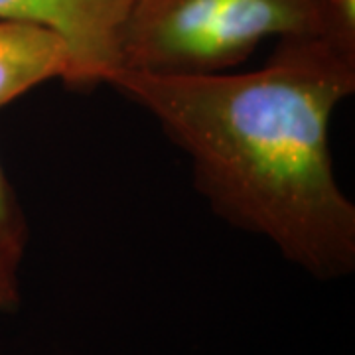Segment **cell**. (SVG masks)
<instances>
[{
    "mask_svg": "<svg viewBox=\"0 0 355 355\" xmlns=\"http://www.w3.org/2000/svg\"><path fill=\"white\" fill-rule=\"evenodd\" d=\"M116 89L190 160L193 186L231 227L268 241L312 279L355 272V203L338 182L331 119L355 58L322 36L279 40L253 71L158 77L114 69Z\"/></svg>",
    "mask_w": 355,
    "mask_h": 355,
    "instance_id": "1",
    "label": "cell"
},
{
    "mask_svg": "<svg viewBox=\"0 0 355 355\" xmlns=\"http://www.w3.org/2000/svg\"><path fill=\"white\" fill-rule=\"evenodd\" d=\"M326 32L324 0H132L119 69L158 77L233 71L266 40Z\"/></svg>",
    "mask_w": 355,
    "mask_h": 355,
    "instance_id": "2",
    "label": "cell"
},
{
    "mask_svg": "<svg viewBox=\"0 0 355 355\" xmlns=\"http://www.w3.org/2000/svg\"><path fill=\"white\" fill-rule=\"evenodd\" d=\"M132 0H0V20L50 28L71 50L67 87L95 89L121 64V30Z\"/></svg>",
    "mask_w": 355,
    "mask_h": 355,
    "instance_id": "3",
    "label": "cell"
},
{
    "mask_svg": "<svg viewBox=\"0 0 355 355\" xmlns=\"http://www.w3.org/2000/svg\"><path fill=\"white\" fill-rule=\"evenodd\" d=\"M71 50L50 28L0 20V109L28 91L71 76Z\"/></svg>",
    "mask_w": 355,
    "mask_h": 355,
    "instance_id": "4",
    "label": "cell"
},
{
    "mask_svg": "<svg viewBox=\"0 0 355 355\" xmlns=\"http://www.w3.org/2000/svg\"><path fill=\"white\" fill-rule=\"evenodd\" d=\"M30 245V225L0 160V314L22 306V265Z\"/></svg>",
    "mask_w": 355,
    "mask_h": 355,
    "instance_id": "5",
    "label": "cell"
},
{
    "mask_svg": "<svg viewBox=\"0 0 355 355\" xmlns=\"http://www.w3.org/2000/svg\"><path fill=\"white\" fill-rule=\"evenodd\" d=\"M324 38L338 50L355 58V0H324Z\"/></svg>",
    "mask_w": 355,
    "mask_h": 355,
    "instance_id": "6",
    "label": "cell"
},
{
    "mask_svg": "<svg viewBox=\"0 0 355 355\" xmlns=\"http://www.w3.org/2000/svg\"><path fill=\"white\" fill-rule=\"evenodd\" d=\"M0 355H2V354H0ZM67 355H71V354H67Z\"/></svg>",
    "mask_w": 355,
    "mask_h": 355,
    "instance_id": "7",
    "label": "cell"
}]
</instances>
